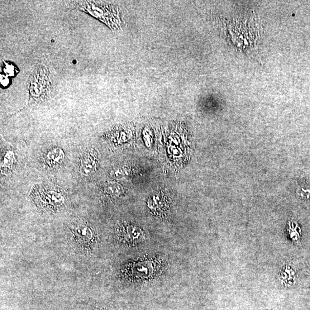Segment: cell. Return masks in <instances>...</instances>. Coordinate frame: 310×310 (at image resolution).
Masks as SVG:
<instances>
[{"label":"cell","mask_w":310,"mask_h":310,"mask_svg":"<svg viewBox=\"0 0 310 310\" xmlns=\"http://www.w3.org/2000/svg\"><path fill=\"white\" fill-rule=\"evenodd\" d=\"M70 233L71 241L80 251L89 253L97 245L98 237L87 224H76L70 228Z\"/></svg>","instance_id":"3957f363"},{"label":"cell","mask_w":310,"mask_h":310,"mask_svg":"<svg viewBox=\"0 0 310 310\" xmlns=\"http://www.w3.org/2000/svg\"><path fill=\"white\" fill-rule=\"evenodd\" d=\"M97 162L94 155L88 153L83 157L80 161V173L84 176L93 174L96 170Z\"/></svg>","instance_id":"52a82bcc"},{"label":"cell","mask_w":310,"mask_h":310,"mask_svg":"<svg viewBox=\"0 0 310 310\" xmlns=\"http://www.w3.org/2000/svg\"><path fill=\"white\" fill-rule=\"evenodd\" d=\"M52 80L49 66L44 64L38 66L32 74L28 85L31 98L40 101L47 97L53 88Z\"/></svg>","instance_id":"7a4b0ae2"},{"label":"cell","mask_w":310,"mask_h":310,"mask_svg":"<svg viewBox=\"0 0 310 310\" xmlns=\"http://www.w3.org/2000/svg\"><path fill=\"white\" fill-rule=\"evenodd\" d=\"M16 163L15 154L11 151L7 152L2 161L1 168L3 170H11Z\"/></svg>","instance_id":"9c48e42d"},{"label":"cell","mask_w":310,"mask_h":310,"mask_svg":"<svg viewBox=\"0 0 310 310\" xmlns=\"http://www.w3.org/2000/svg\"><path fill=\"white\" fill-rule=\"evenodd\" d=\"M94 310H111V309H110L107 308H105V307H99V308H98L95 309Z\"/></svg>","instance_id":"7c38bea8"},{"label":"cell","mask_w":310,"mask_h":310,"mask_svg":"<svg viewBox=\"0 0 310 310\" xmlns=\"http://www.w3.org/2000/svg\"><path fill=\"white\" fill-rule=\"evenodd\" d=\"M68 4L70 7L87 12L102 20L111 28H118L120 26V18L118 13L109 5L90 1L71 2Z\"/></svg>","instance_id":"6da1fadb"},{"label":"cell","mask_w":310,"mask_h":310,"mask_svg":"<svg viewBox=\"0 0 310 310\" xmlns=\"http://www.w3.org/2000/svg\"><path fill=\"white\" fill-rule=\"evenodd\" d=\"M122 186L116 183H110L104 188V192L112 197H118L123 193Z\"/></svg>","instance_id":"30bf717a"},{"label":"cell","mask_w":310,"mask_h":310,"mask_svg":"<svg viewBox=\"0 0 310 310\" xmlns=\"http://www.w3.org/2000/svg\"><path fill=\"white\" fill-rule=\"evenodd\" d=\"M237 27L235 29L237 31L236 45L241 50H249L251 48H254L259 35V31L256 29L257 27L253 26L252 22H237Z\"/></svg>","instance_id":"277c9868"},{"label":"cell","mask_w":310,"mask_h":310,"mask_svg":"<svg viewBox=\"0 0 310 310\" xmlns=\"http://www.w3.org/2000/svg\"><path fill=\"white\" fill-rule=\"evenodd\" d=\"M39 196L40 203L44 206L50 208H56L61 206L64 202V198L58 193L54 191H44Z\"/></svg>","instance_id":"8992f818"},{"label":"cell","mask_w":310,"mask_h":310,"mask_svg":"<svg viewBox=\"0 0 310 310\" xmlns=\"http://www.w3.org/2000/svg\"><path fill=\"white\" fill-rule=\"evenodd\" d=\"M117 239L123 245H131L140 242L144 237V233L139 227L127 225L120 229L117 233Z\"/></svg>","instance_id":"5b68a950"},{"label":"cell","mask_w":310,"mask_h":310,"mask_svg":"<svg viewBox=\"0 0 310 310\" xmlns=\"http://www.w3.org/2000/svg\"><path fill=\"white\" fill-rule=\"evenodd\" d=\"M111 175L113 178L121 179L128 175V171L126 169L118 168L112 170Z\"/></svg>","instance_id":"8fae6325"},{"label":"cell","mask_w":310,"mask_h":310,"mask_svg":"<svg viewBox=\"0 0 310 310\" xmlns=\"http://www.w3.org/2000/svg\"><path fill=\"white\" fill-rule=\"evenodd\" d=\"M65 158V154L60 149H54L51 150L47 155V159L51 164H58L61 163Z\"/></svg>","instance_id":"ba28073f"}]
</instances>
